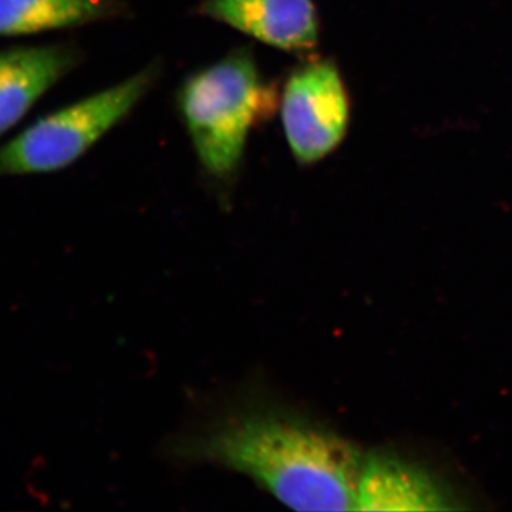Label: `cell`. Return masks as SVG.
I'll use <instances>...</instances> for the list:
<instances>
[{
	"label": "cell",
	"instance_id": "cell-3",
	"mask_svg": "<svg viewBox=\"0 0 512 512\" xmlns=\"http://www.w3.org/2000/svg\"><path fill=\"white\" fill-rule=\"evenodd\" d=\"M158 67L128 77L37 120L0 148V175L47 174L83 157L126 119L156 82Z\"/></svg>",
	"mask_w": 512,
	"mask_h": 512
},
{
	"label": "cell",
	"instance_id": "cell-1",
	"mask_svg": "<svg viewBox=\"0 0 512 512\" xmlns=\"http://www.w3.org/2000/svg\"><path fill=\"white\" fill-rule=\"evenodd\" d=\"M185 447V456L245 474L293 510H356L366 458L296 413L259 407L228 414Z\"/></svg>",
	"mask_w": 512,
	"mask_h": 512
},
{
	"label": "cell",
	"instance_id": "cell-8",
	"mask_svg": "<svg viewBox=\"0 0 512 512\" xmlns=\"http://www.w3.org/2000/svg\"><path fill=\"white\" fill-rule=\"evenodd\" d=\"M117 0H0V36L76 28L123 12Z\"/></svg>",
	"mask_w": 512,
	"mask_h": 512
},
{
	"label": "cell",
	"instance_id": "cell-2",
	"mask_svg": "<svg viewBox=\"0 0 512 512\" xmlns=\"http://www.w3.org/2000/svg\"><path fill=\"white\" fill-rule=\"evenodd\" d=\"M272 104L274 92L249 49L234 50L185 80L178 106L208 174L228 180L237 173L252 128Z\"/></svg>",
	"mask_w": 512,
	"mask_h": 512
},
{
	"label": "cell",
	"instance_id": "cell-4",
	"mask_svg": "<svg viewBox=\"0 0 512 512\" xmlns=\"http://www.w3.org/2000/svg\"><path fill=\"white\" fill-rule=\"evenodd\" d=\"M282 128L293 158L311 165L342 143L349 126L350 101L338 66L313 60L289 74L282 90Z\"/></svg>",
	"mask_w": 512,
	"mask_h": 512
},
{
	"label": "cell",
	"instance_id": "cell-5",
	"mask_svg": "<svg viewBox=\"0 0 512 512\" xmlns=\"http://www.w3.org/2000/svg\"><path fill=\"white\" fill-rule=\"evenodd\" d=\"M198 12L284 52L305 53L318 45L313 0H204Z\"/></svg>",
	"mask_w": 512,
	"mask_h": 512
},
{
	"label": "cell",
	"instance_id": "cell-7",
	"mask_svg": "<svg viewBox=\"0 0 512 512\" xmlns=\"http://www.w3.org/2000/svg\"><path fill=\"white\" fill-rule=\"evenodd\" d=\"M453 501L423 468L376 454L365 460L356 511H451L456 508Z\"/></svg>",
	"mask_w": 512,
	"mask_h": 512
},
{
	"label": "cell",
	"instance_id": "cell-6",
	"mask_svg": "<svg viewBox=\"0 0 512 512\" xmlns=\"http://www.w3.org/2000/svg\"><path fill=\"white\" fill-rule=\"evenodd\" d=\"M77 63L79 52L64 45L0 52V136L19 123Z\"/></svg>",
	"mask_w": 512,
	"mask_h": 512
}]
</instances>
